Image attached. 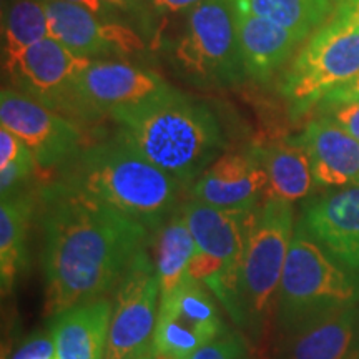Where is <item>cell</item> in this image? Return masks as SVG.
Segmentation results:
<instances>
[{
  "label": "cell",
  "instance_id": "obj_9",
  "mask_svg": "<svg viewBox=\"0 0 359 359\" xmlns=\"http://www.w3.org/2000/svg\"><path fill=\"white\" fill-rule=\"evenodd\" d=\"M224 333L226 326L203 283L188 276L172 294L160 298L155 353L188 359Z\"/></svg>",
  "mask_w": 359,
  "mask_h": 359
},
{
  "label": "cell",
  "instance_id": "obj_21",
  "mask_svg": "<svg viewBox=\"0 0 359 359\" xmlns=\"http://www.w3.org/2000/svg\"><path fill=\"white\" fill-rule=\"evenodd\" d=\"M268 177L264 200H278L293 203L311 191L314 183L309 156L302 143L273 142L269 145L255 147Z\"/></svg>",
  "mask_w": 359,
  "mask_h": 359
},
{
  "label": "cell",
  "instance_id": "obj_35",
  "mask_svg": "<svg viewBox=\"0 0 359 359\" xmlns=\"http://www.w3.org/2000/svg\"><path fill=\"white\" fill-rule=\"evenodd\" d=\"M109 7L122 8V11H133L138 7V0H103Z\"/></svg>",
  "mask_w": 359,
  "mask_h": 359
},
{
  "label": "cell",
  "instance_id": "obj_22",
  "mask_svg": "<svg viewBox=\"0 0 359 359\" xmlns=\"http://www.w3.org/2000/svg\"><path fill=\"white\" fill-rule=\"evenodd\" d=\"M34 213V198L15 195L2 198L0 205V285L11 293L19 273L27 266V230Z\"/></svg>",
  "mask_w": 359,
  "mask_h": 359
},
{
  "label": "cell",
  "instance_id": "obj_20",
  "mask_svg": "<svg viewBox=\"0 0 359 359\" xmlns=\"http://www.w3.org/2000/svg\"><path fill=\"white\" fill-rule=\"evenodd\" d=\"M356 308L325 314L291 331L288 359H348L356 334Z\"/></svg>",
  "mask_w": 359,
  "mask_h": 359
},
{
  "label": "cell",
  "instance_id": "obj_32",
  "mask_svg": "<svg viewBox=\"0 0 359 359\" xmlns=\"http://www.w3.org/2000/svg\"><path fill=\"white\" fill-rule=\"evenodd\" d=\"M203 0H150L151 7L158 13H178L191 11Z\"/></svg>",
  "mask_w": 359,
  "mask_h": 359
},
{
  "label": "cell",
  "instance_id": "obj_37",
  "mask_svg": "<svg viewBox=\"0 0 359 359\" xmlns=\"http://www.w3.org/2000/svg\"><path fill=\"white\" fill-rule=\"evenodd\" d=\"M154 359H178L175 356H170V354H160V353H155V358Z\"/></svg>",
  "mask_w": 359,
  "mask_h": 359
},
{
  "label": "cell",
  "instance_id": "obj_16",
  "mask_svg": "<svg viewBox=\"0 0 359 359\" xmlns=\"http://www.w3.org/2000/svg\"><path fill=\"white\" fill-rule=\"evenodd\" d=\"M268 177L255 147L219 155L193 183V198L224 210H255L264 200Z\"/></svg>",
  "mask_w": 359,
  "mask_h": 359
},
{
  "label": "cell",
  "instance_id": "obj_5",
  "mask_svg": "<svg viewBox=\"0 0 359 359\" xmlns=\"http://www.w3.org/2000/svg\"><path fill=\"white\" fill-rule=\"evenodd\" d=\"M291 203L263 201L255 210L246 238L240 275L245 327L262 333L273 304L278 302L285 263L294 235Z\"/></svg>",
  "mask_w": 359,
  "mask_h": 359
},
{
  "label": "cell",
  "instance_id": "obj_6",
  "mask_svg": "<svg viewBox=\"0 0 359 359\" xmlns=\"http://www.w3.org/2000/svg\"><path fill=\"white\" fill-rule=\"evenodd\" d=\"M172 55L195 83H233L246 77L231 0H203L191 8Z\"/></svg>",
  "mask_w": 359,
  "mask_h": 359
},
{
  "label": "cell",
  "instance_id": "obj_3",
  "mask_svg": "<svg viewBox=\"0 0 359 359\" xmlns=\"http://www.w3.org/2000/svg\"><path fill=\"white\" fill-rule=\"evenodd\" d=\"M58 183L111 206L150 233L160 230L172 215L180 185L118 135L79 151L65 163Z\"/></svg>",
  "mask_w": 359,
  "mask_h": 359
},
{
  "label": "cell",
  "instance_id": "obj_11",
  "mask_svg": "<svg viewBox=\"0 0 359 359\" xmlns=\"http://www.w3.org/2000/svg\"><path fill=\"white\" fill-rule=\"evenodd\" d=\"M92 58L77 55L55 39L47 37L29 47L6 72L25 95L55 111L79 115L75 85Z\"/></svg>",
  "mask_w": 359,
  "mask_h": 359
},
{
  "label": "cell",
  "instance_id": "obj_23",
  "mask_svg": "<svg viewBox=\"0 0 359 359\" xmlns=\"http://www.w3.org/2000/svg\"><path fill=\"white\" fill-rule=\"evenodd\" d=\"M154 262L160 278V298L170 296L185 283L188 264L198 251L182 210L170 215L156 230Z\"/></svg>",
  "mask_w": 359,
  "mask_h": 359
},
{
  "label": "cell",
  "instance_id": "obj_28",
  "mask_svg": "<svg viewBox=\"0 0 359 359\" xmlns=\"http://www.w3.org/2000/svg\"><path fill=\"white\" fill-rule=\"evenodd\" d=\"M325 118L338 125L359 142V102L321 103Z\"/></svg>",
  "mask_w": 359,
  "mask_h": 359
},
{
  "label": "cell",
  "instance_id": "obj_27",
  "mask_svg": "<svg viewBox=\"0 0 359 359\" xmlns=\"http://www.w3.org/2000/svg\"><path fill=\"white\" fill-rule=\"evenodd\" d=\"M35 167H37V163H35L32 151L27 150L19 158L8 163L7 167L0 168V193H2V198L15 195L17 188L30 177Z\"/></svg>",
  "mask_w": 359,
  "mask_h": 359
},
{
  "label": "cell",
  "instance_id": "obj_38",
  "mask_svg": "<svg viewBox=\"0 0 359 359\" xmlns=\"http://www.w3.org/2000/svg\"><path fill=\"white\" fill-rule=\"evenodd\" d=\"M155 358V354H148V356H142V358H135V359H154ZM103 359H107V358H103Z\"/></svg>",
  "mask_w": 359,
  "mask_h": 359
},
{
  "label": "cell",
  "instance_id": "obj_14",
  "mask_svg": "<svg viewBox=\"0 0 359 359\" xmlns=\"http://www.w3.org/2000/svg\"><path fill=\"white\" fill-rule=\"evenodd\" d=\"M168 85L154 72L123 62L93 60L75 85L79 115L92 116L133 105Z\"/></svg>",
  "mask_w": 359,
  "mask_h": 359
},
{
  "label": "cell",
  "instance_id": "obj_4",
  "mask_svg": "<svg viewBox=\"0 0 359 359\" xmlns=\"http://www.w3.org/2000/svg\"><path fill=\"white\" fill-rule=\"evenodd\" d=\"M359 302V280L336 263L298 224L278 291V321L286 333L306 323L351 308Z\"/></svg>",
  "mask_w": 359,
  "mask_h": 359
},
{
  "label": "cell",
  "instance_id": "obj_24",
  "mask_svg": "<svg viewBox=\"0 0 359 359\" xmlns=\"http://www.w3.org/2000/svg\"><path fill=\"white\" fill-rule=\"evenodd\" d=\"M4 70L40 40L50 37L43 0H13L4 13Z\"/></svg>",
  "mask_w": 359,
  "mask_h": 359
},
{
  "label": "cell",
  "instance_id": "obj_30",
  "mask_svg": "<svg viewBox=\"0 0 359 359\" xmlns=\"http://www.w3.org/2000/svg\"><path fill=\"white\" fill-rule=\"evenodd\" d=\"M27 150H29V147L17 135H13L11 130L0 127V168L7 167Z\"/></svg>",
  "mask_w": 359,
  "mask_h": 359
},
{
  "label": "cell",
  "instance_id": "obj_33",
  "mask_svg": "<svg viewBox=\"0 0 359 359\" xmlns=\"http://www.w3.org/2000/svg\"><path fill=\"white\" fill-rule=\"evenodd\" d=\"M333 15L343 17L359 30V0H339Z\"/></svg>",
  "mask_w": 359,
  "mask_h": 359
},
{
  "label": "cell",
  "instance_id": "obj_12",
  "mask_svg": "<svg viewBox=\"0 0 359 359\" xmlns=\"http://www.w3.org/2000/svg\"><path fill=\"white\" fill-rule=\"evenodd\" d=\"M0 125L29 147L40 168L65 165L79 154L80 132L74 122L22 92L2 90Z\"/></svg>",
  "mask_w": 359,
  "mask_h": 359
},
{
  "label": "cell",
  "instance_id": "obj_26",
  "mask_svg": "<svg viewBox=\"0 0 359 359\" xmlns=\"http://www.w3.org/2000/svg\"><path fill=\"white\" fill-rule=\"evenodd\" d=\"M188 359H251L246 339L240 333H224Z\"/></svg>",
  "mask_w": 359,
  "mask_h": 359
},
{
  "label": "cell",
  "instance_id": "obj_29",
  "mask_svg": "<svg viewBox=\"0 0 359 359\" xmlns=\"http://www.w3.org/2000/svg\"><path fill=\"white\" fill-rule=\"evenodd\" d=\"M55 344L52 334H35L20 344L8 359H55Z\"/></svg>",
  "mask_w": 359,
  "mask_h": 359
},
{
  "label": "cell",
  "instance_id": "obj_31",
  "mask_svg": "<svg viewBox=\"0 0 359 359\" xmlns=\"http://www.w3.org/2000/svg\"><path fill=\"white\" fill-rule=\"evenodd\" d=\"M346 102H359V75L354 77L351 82L341 85L333 92H330L320 103H346Z\"/></svg>",
  "mask_w": 359,
  "mask_h": 359
},
{
  "label": "cell",
  "instance_id": "obj_25",
  "mask_svg": "<svg viewBox=\"0 0 359 359\" xmlns=\"http://www.w3.org/2000/svg\"><path fill=\"white\" fill-rule=\"evenodd\" d=\"M231 4L241 11L276 22L302 39L323 25L331 11V0H231Z\"/></svg>",
  "mask_w": 359,
  "mask_h": 359
},
{
  "label": "cell",
  "instance_id": "obj_17",
  "mask_svg": "<svg viewBox=\"0 0 359 359\" xmlns=\"http://www.w3.org/2000/svg\"><path fill=\"white\" fill-rule=\"evenodd\" d=\"M298 142L309 156L314 183L331 188L359 185V142L338 125L325 116L313 120Z\"/></svg>",
  "mask_w": 359,
  "mask_h": 359
},
{
  "label": "cell",
  "instance_id": "obj_13",
  "mask_svg": "<svg viewBox=\"0 0 359 359\" xmlns=\"http://www.w3.org/2000/svg\"><path fill=\"white\" fill-rule=\"evenodd\" d=\"M48 19V34L77 55H127L140 52L142 39L130 27L115 24L87 8L65 0H43Z\"/></svg>",
  "mask_w": 359,
  "mask_h": 359
},
{
  "label": "cell",
  "instance_id": "obj_19",
  "mask_svg": "<svg viewBox=\"0 0 359 359\" xmlns=\"http://www.w3.org/2000/svg\"><path fill=\"white\" fill-rule=\"evenodd\" d=\"M238 40L246 77L266 82L304 39L276 22L235 7Z\"/></svg>",
  "mask_w": 359,
  "mask_h": 359
},
{
  "label": "cell",
  "instance_id": "obj_34",
  "mask_svg": "<svg viewBox=\"0 0 359 359\" xmlns=\"http://www.w3.org/2000/svg\"><path fill=\"white\" fill-rule=\"evenodd\" d=\"M65 2L75 4V6L87 8V11L95 13V15H98V17H102V19H107V17H109L110 7L107 6L103 0H65Z\"/></svg>",
  "mask_w": 359,
  "mask_h": 359
},
{
  "label": "cell",
  "instance_id": "obj_8",
  "mask_svg": "<svg viewBox=\"0 0 359 359\" xmlns=\"http://www.w3.org/2000/svg\"><path fill=\"white\" fill-rule=\"evenodd\" d=\"M160 278L147 248L130 264L111 302L107 359H135L155 354Z\"/></svg>",
  "mask_w": 359,
  "mask_h": 359
},
{
  "label": "cell",
  "instance_id": "obj_2",
  "mask_svg": "<svg viewBox=\"0 0 359 359\" xmlns=\"http://www.w3.org/2000/svg\"><path fill=\"white\" fill-rule=\"evenodd\" d=\"M110 114L118 137L180 183H195L224 148L217 116L170 87Z\"/></svg>",
  "mask_w": 359,
  "mask_h": 359
},
{
  "label": "cell",
  "instance_id": "obj_1",
  "mask_svg": "<svg viewBox=\"0 0 359 359\" xmlns=\"http://www.w3.org/2000/svg\"><path fill=\"white\" fill-rule=\"evenodd\" d=\"M45 314L103 298L118 286L150 231L62 183L40 193Z\"/></svg>",
  "mask_w": 359,
  "mask_h": 359
},
{
  "label": "cell",
  "instance_id": "obj_36",
  "mask_svg": "<svg viewBox=\"0 0 359 359\" xmlns=\"http://www.w3.org/2000/svg\"><path fill=\"white\" fill-rule=\"evenodd\" d=\"M348 359H359V318L356 325V334H354L353 346H351V351L348 354Z\"/></svg>",
  "mask_w": 359,
  "mask_h": 359
},
{
  "label": "cell",
  "instance_id": "obj_15",
  "mask_svg": "<svg viewBox=\"0 0 359 359\" xmlns=\"http://www.w3.org/2000/svg\"><path fill=\"white\" fill-rule=\"evenodd\" d=\"M299 224L359 280V185L343 187L309 203Z\"/></svg>",
  "mask_w": 359,
  "mask_h": 359
},
{
  "label": "cell",
  "instance_id": "obj_7",
  "mask_svg": "<svg viewBox=\"0 0 359 359\" xmlns=\"http://www.w3.org/2000/svg\"><path fill=\"white\" fill-rule=\"evenodd\" d=\"M359 75V30L333 15L299 50L281 80V93L302 114Z\"/></svg>",
  "mask_w": 359,
  "mask_h": 359
},
{
  "label": "cell",
  "instance_id": "obj_10",
  "mask_svg": "<svg viewBox=\"0 0 359 359\" xmlns=\"http://www.w3.org/2000/svg\"><path fill=\"white\" fill-rule=\"evenodd\" d=\"M257 210V208H255ZM255 210H224L190 200L182 206L196 248L201 253L212 255L224 264L230 306L226 313L236 325L245 327V313L240 294V275L243 263L246 238Z\"/></svg>",
  "mask_w": 359,
  "mask_h": 359
},
{
  "label": "cell",
  "instance_id": "obj_18",
  "mask_svg": "<svg viewBox=\"0 0 359 359\" xmlns=\"http://www.w3.org/2000/svg\"><path fill=\"white\" fill-rule=\"evenodd\" d=\"M111 302L98 298L52 316L55 359H103L109 346Z\"/></svg>",
  "mask_w": 359,
  "mask_h": 359
}]
</instances>
